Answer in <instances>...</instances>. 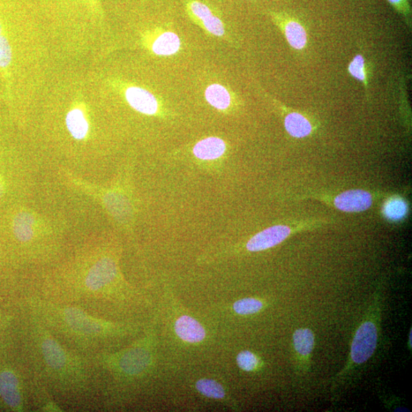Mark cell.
<instances>
[{
    "instance_id": "1",
    "label": "cell",
    "mask_w": 412,
    "mask_h": 412,
    "mask_svg": "<svg viewBox=\"0 0 412 412\" xmlns=\"http://www.w3.org/2000/svg\"><path fill=\"white\" fill-rule=\"evenodd\" d=\"M30 294L107 319L112 306L130 303L136 296L120 273L114 247L96 241L42 274Z\"/></svg>"
},
{
    "instance_id": "2",
    "label": "cell",
    "mask_w": 412,
    "mask_h": 412,
    "mask_svg": "<svg viewBox=\"0 0 412 412\" xmlns=\"http://www.w3.org/2000/svg\"><path fill=\"white\" fill-rule=\"evenodd\" d=\"M26 312L24 343L29 375L40 379L57 400L84 402L96 398L99 377L91 357L66 348L34 314Z\"/></svg>"
},
{
    "instance_id": "3",
    "label": "cell",
    "mask_w": 412,
    "mask_h": 412,
    "mask_svg": "<svg viewBox=\"0 0 412 412\" xmlns=\"http://www.w3.org/2000/svg\"><path fill=\"white\" fill-rule=\"evenodd\" d=\"M25 310L64 346L85 357L114 351L118 341L138 332L136 325L118 323L80 307L51 302L32 294L25 299Z\"/></svg>"
},
{
    "instance_id": "4",
    "label": "cell",
    "mask_w": 412,
    "mask_h": 412,
    "mask_svg": "<svg viewBox=\"0 0 412 412\" xmlns=\"http://www.w3.org/2000/svg\"><path fill=\"white\" fill-rule=\"evenodd\" d=\"M9 230L27 258L46 262L53 258L58 247L52 240L53 232L46 226L40 215L26 208H17L10 216Z\"/></svg>"
},
{
    "instance_id": "5",
    "label": "cell",
    "mask_w": 412,
    "mask_h": 412,
    "mask_svg": "<svg viewBox=\"0 0 412 412\" xmlns=\"http://www.w3.org/2000/svg\"><path fill=\"white\" fill-rule=\"evenodd\" d=\"M62 174L67 182L75 188L91 197L106 209V211L118 222H125L130 218L132 205L125 195L115 189L107 188L89 183L71 172L63 170Z\"/></svg>"
},
{
    "instance_id": "6",
    "label": "cell",
    "mask_w": 412,
    "mask_h": 412,
    "mask_svg": "<svg viewBox=\"0 0 412 412\" xmlns=\"http://www.w3.org/2000/svg\"><path fill=\"white\" fill-rule=\"evenodd\" d=\"M377 344V329L370 321L359 328L351 347V357L358 364H363L373 356Z\"/></svg>"
},
{
    "instance_id": "7",
    "label": "cell",
    "mask_w": 412,
    "mask_h": 412,
    "mask_svg": "<svg viewBox=\"0 0 412 412\" xmlns=\"http://www.w3.org/2000/svg\"><path fill=\"white\" fill-rule=\"evenodd\" d=\"M269 13L274 24L281 29L292 48L301 51L307 46L308 34L301 21L287 13L278 12Z\"/></svg>"
},
{
    "instance_id": "8",
    "label": "cell",
    "mask_w": 412,
    "mask_h": 412,
    "mask_svg": "<svg viewBox=\"0 0 412 412\" xmlns=\"http://www.w3.org/2000/svg\"><path fill=\"white\" fill-rule=\"evenodd\" d=\"M28 395L30 404L35 411L62 412L64 411L50 388L40 379L31 375H29Z\"/></svg>"
},
{
    "instance_id": "9",
    "label": "cell",
    "mask_w": 412,
    "mask_h": 412,
    "mask_svg": "<svg viewBox=\"0 0 412 412\" xmlns=\"http://www.w3.org/2000/svg\"><path fill=\"white\" fill-rule=\"evenodd\" d=\"M127 102L134 110L147 116H155L159 111V102L153 93L139 87H129L125 89Z\"/></svg>"
},
{
    "instance_id": "10",
    "label": "cell",
    "mask_w": 412,
    "mask_h": 412,
    "mask_svg": "<svg viewBox=\"0 0 412 412\" xmlns=\"http://www.w3.org/2000/svg\"><path fill=\"white\" fill-rule=\"evenodd\" d=\"M290 232V229L285 226L268 228L253 237L247 243V249L256 252L271 249L287 238Z\"/></svg>"
},
{
    "instance_id": "11",
    "label": "cell",
    "mask_w": 412,
    "mask_h": 412,
    "mask_svg": "<svg viewBox=\"0 0 412 412\" xmlns=\"http://www.w3.org/2000/svg\"><path fill=\"white\" fill-rule=\"evenodd\" d=\"M334 205L343 212H363L371 206L372 197L370 192L364 190H350L337 197Z\"/></svg>"
},
{
    "instance_id": "12",
    "label": "cell",
    "mask_w": 412,
    "mask_h": 412,
    "mask_svg": "<svg viewBox=\"0 0 412 412\" xmlns=\"http://www.w3.org/2000/svg\"><path fill=\"white\" fill-rule=\"evenodd\" d=\"M65 124L71 137L77 141L85 140L91 131L85 111L80 108H73L67 112Z\"/></svg>"
},
{
    "instance_id": "13",
    "label": "cell",
    "mask_w": 412,
    "mask_h": 412,
    "mask_svg": "<svg viewBox=\"0 0 412 412\" xmlns=\"http://www.w3.org/2000/svg\"><path fill=\"white\" fill-rule=\"evenodd\" d=\"M175 330L179 338L186 342L199 343L206 338L204 328L190 316H183L179 318L176 321Z\"/></svg>"
},
{
    "instance_id": "14",
    "label": "cell",
    "mask_w": 412,
    "mask_h": 412,
    "mask_svg": "<svg viewBox=\"0 0 412 412\" xmlns=\"http://www.w3.org/2000/svg\"><path fill=\"white\" fill-rule=\"evenodd\" d=\"M226 151V143L222 139L217 137L202 139L193 147L194 155L204 161L218 159Z\"/></svg>"
},
{
    "instance_id": "15",
    "label": "cell",
    "mask_w": 412,
    "mask_h": 412,
    "mask_svg": "<svg viewBox=\"0 0 412 412\" xmlns=\"http://www.w3.org/2000/svg\"><path fill=\"white\" fill-rule=\"evenodd\" d=\"M181 42L179 36L172 32H163L152 44L153 53L159 56H170L181 49Z\"/></svg>"
},
{
    "instance_id": "16",
    "label": "cell",
    "mask_w": 412,
    "mask_h": 412,
    "mask_svg": "<svg viewBox=\"0 0 412 412\" xmlns=\"http://www.w3.org/2000/svg\"><path fill=\"white\" fill-rule=\"evenodd\" d=\"M285 128L292 137L303 138L310 136L312 126L309 120L298 112H290L285 117Z\"/></svg>"
},
{
    "instance_id": "17",
    "label": "cell",
    "mask_w": 412,
    "mask_h": 412,
    "mask_svg": "<svg viewBox=\"0 0 412 412\" xmlns=\"http://www.w3.org/2000/svg\"><path fill=\"white\" fill-rule=\"evenodd\" d=\"M205 98L213 107L221 111L228 109L231 104L230 92L226 87L218 84H213L206 88Z\"/></svg>"
},
{
    "instance_id": "18",
    "label": "cell",
    "mask_w": 412,
    "mask_h": 412,
    "mask_svg": "<svg viewBox=\"0 0 412 412\" xmlns=\"http://www.w3.org/2000/svg\"><path fill=\"white\" fill-rule=\"evenodd\" d=\"M294 343L299 355H309L314 347V334L310 329H298L294 334Z\"/></svg>"
},
{
    "instance_id": "19",
    "label": "cell",
    "mask_w": 412,
    "mask_h": 412,
    "mask_svg": "<svg viewBox=\"0 0 412 412\" xmlns=\"http://www.w3.org/2000/svg\"><path fill=\"white\" fill-rule=\"evenodd\" d=\"M186 10L191 19L199 26L202 21L214 14L206 4L198 1V0H188V1H186Z\"/></svg>"
},
{
    "instance_id": "20",
    "label": "cell",
    "mask_w": 412,
    "mask_h": 412,
    "mask_svg": "<svg viewBox=\"0 0 412 412\" xmlns=\"http://www.w3.org/2000/svg\"><path fill=\"white\" fill-rule=\"evenodd\" d=\"M408 213V206L404 200L395 198L389 199L384 206V215L391 221H400L404 218Z\"/></svg>"
},
{
    "instance_id": "21",
    "label": "cell",
    "mask_w": 412,
    "mask_h": 412,
    "mask_svg": "<svg viewBox=\"0 0 412 412\" xmlns=\"http://www.w3.org/2000/svg\"><path fill=\"white\" fill-rule=\"evenodd\" d=\"M348 72L352 77L363 82L366 91L368 89V73L365 58L362 55H357L352 60L348 66Z\"/></svg>"
},
{
    "instance_id": "22",
    "label": "cell",
    "mask_w": 412,
    "mask_h": 412,
    "mask_svg": "<svg viewBox=\"0 0 412 412\" xmlns=\"http://www.w3.org/2000/svg\"><path fill=\"white\" fill-rule=\"evenodd\" d=\"M196 387L201 395L208 398L221 400L226 396V393L221 384L213 379H200L197 382Z\"/></svg>"
},
{
    "instance_id": "23",
    "label": "cell",
    "mask_w": 412,
    "mask_h": 412,
    "mask_svg": "<svg viewBox=\"0 0 412 412\" xmlns=\"http://www.w3.org/2000/svg\"><path fill=\"white\" fill-rule=\"evenodd\" d=\"M233 308L238 314L246 316L258 312L263 308V303L256 298H244L236 302Z\"/></svg>"
},
{
    "instance_id": "24",
    "label": "cell",
    "mask_w": 412,
    "mask_h": 412,
    "mask_svg": "<svg viewBox=\"0 0 412 412\" xmlns=\"http://www.w3.org/2000/svg\"><path fill=\"white\" fill-rule=\"evenodd\" d=\"M206 31L216 37H222L226 34V28L222 19L215 15L209 17L199 25Z\"/></svg>"
},
{
    "instance_id": "25",
    "label": "cell",
    "mask_w": 412,
    "mask_h": 412,
    "mask_svg": "<svg viewBox=\"0 0 412 412\" xmlns=\"http://www.w3.org/2000/svg\"><path fill=\"white\" fill-rule=\"evenodd\" d=\"M12 51L10 43L4 35H0V69L4 70L12 62Z\"/></svg>"
},
{
    "instance_id": "26",
    "label": "cell",
    "mask_w": 412,
    "mask_h": 412,
    "mask_svg": "<svg viewBox=\"0 0 412 412\" xmlns=\"http://www.w3.org/2000/svg\"><path fill=\"white\" fill-rule=\"evenodd\" d=\"M237 363L240 368L250 372L256 368L258 364V359L250 351H242L237 357Z\"/></svg>"
},
{
    "instance_id": "27",
    "label": "cell",
    "mask_w": 412,
    "mask_h": 412,
    "mask_svg": "<svg viewBox=\"0 0 412 412\" xmlns=\"http://www.w3.org/2000/svg\"><path fill=\"white\" fill-rule=\"evenodd\" d=\"M387 1L409 24L411 15V0H387Z\"/></svg>"
},
{
    "instance_id": "28",
    "label": "cell",
    "mask_w": 412,
    "mask_h": 412,
    "mask_svg": "<svg viewBox=\"0 0 412 412\" xmlns=\"http://www.w3.org/2000/svg\"><path fill=\"white\" fill-rule=\"evenodd\" d=\"M7 188H8V184H7L6 176L3 172L0 170V202H1L6 197Z\"/></svg>"
},
{
    "instance_id": "29",
    "label": "cell",
    "mask_w": 412,
    "mask_h": 412,
    "mask_svg": "<svg viewBox=\"0 0 412 412\" xmlns=\"http://www.w3.org/2000/svg\"><path fill=\"white\" fill-rule=\"evenodd\" d=\"M410 346H411V331L410 332Z\"/></svg>"
}]
</instances>
